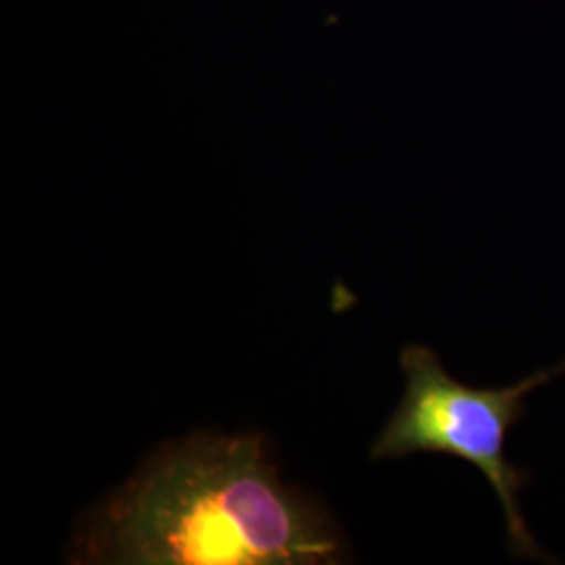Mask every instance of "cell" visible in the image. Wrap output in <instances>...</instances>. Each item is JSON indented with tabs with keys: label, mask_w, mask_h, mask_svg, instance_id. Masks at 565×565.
<instances>
[{
	"label": "cell",
	"mask_w": 565,
	"mask_h": 565,
	"mask_svg": "<svg viewBox=\"0 0 565 565\" xmlns=\"http://www.w3.org/2000/svg\"><path fill=\"white\" fill-rule=\"evenodd\" d=\"M321 507L282 484L263 436L200 434L158 450L82 524L72 564H340Z\"/></svg>",
	"instance_id": "1"
},
{
	"label": "cell",
	"mask_w": 565,
	"mask_h": 565,
	"mask_svg": "<svg viewBox=\"0 0 565 565\" xmlns=\"http://www.w3.org/2000/svg\"><path fill=\"white\" fill-rule=\"evenodd\" d=\"M401 366L406 377L403 401L377 436L371 457L384 461L436 452L478 467L503 507L511 555L548 559L520 507V492L532 482V473L509 463L505 446L509 431L525 417V396L565 373V361L507 387L457 382L436 352L419 343L404 348Z\"/></svg>",
	"instance_id": "2"
}]
</instances>
